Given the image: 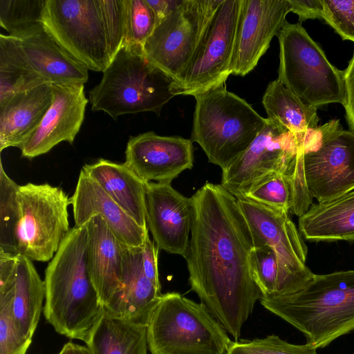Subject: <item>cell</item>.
Listing matches in <instances>:
<instances>
[{
  "label": "cell",
  "instance_id": "obj_23",
  "mask_svg": "<svg viewBox=\"0 0 354 354\" xmlns=\"http://www.w3.org/2000/svg\"><path fill=\"white\" fill-rule=\"evenodd\" d=\"M52 103L51 85L44 83L0 104V151L21 146L37 129Z\"/></svg>",
  "mask_w": 354,
  "mask_h": 354
},
{
  "label": "cell",
  "instance_id": "obj_41",
  "mask_svg": "<svg viewBox=\"0 0 354 354\" xmlns=\"http://www.w3.org/2000/svg\"><path fill=\"white\" fill-rule=\"evenodd\" d=\"M290 12L299 16V23L308 19H322L323 0H288Z\"/></svg>",
  "mask_w": 354,
  "mask_h": 354
},
{
  "label": "cell",
  "instance_id": "obj_31",
  "mask_svg": "<svg viewBox=\"0 0 354 354\" xmlns=\"http://www.w3.org/2000/svg\"><path fill=\"white\" fill-rule=\"evenodd\" d=\"M46 0H0V26L19 38L41 27Z\"/></svg>",
  "mask_w": 354,
  "mask_h": 354
},
{
  "label": "cell",
  "instance_id": "obj_13",
  "mask_svg": "<svg viewBox=\"0 0 354 354\" xmlns=\"http://www.w3.org/2000/svg\"><path fill=\"white\" fill-rule=\"evenodd\" d=\"M301 136L267 118L263 129L247 149L222 170L221 185L238 198L270 174H288Z\"/></svg>",
  "mask_w": 354,
  "mask_h": 354
},
{
  "label": "cell",
  "instance_id": "obj_4",
  "mask_svg": "<svg viewBox=\"0 0 354 354\" xmlns=\"http://www.w3.org/2000/svg\"><path fill=\"white\" fill-rule=\"evenodd\" d=\"M261 304L302 333L307 344L324 348L354 331V270L312 279L293 294L263 297Z\"/></svg>",
  "mask_w": 354,
  "mask_h": 354
},
{
  "label": "cell",
  "instance_id": "obj_19",
  "mask_svg": "<svg viewBox=\"0 0 354 354\" xmlns=\"http://www.w3.org/2000/svg\"><path fill=\"white\" fill-rule=\"evenodd\" d=\"M75 226L83 227L99 216L115 236L130 247H141L149 234L139 225L82 168L73 195L71 197Z\"/></svg>",
  "mask_w": 354,
  "mask_h": 354
},
{
  "label": "cell",
  "instance_id": "obj_25",
  "mask_svg": "<svg viewBox=\"0 0 354 354\" xmlns=\"http://www.w3.org/2000/svg\"><path fill=\"white\" fill-rule=\"evenodd\" d=\"M298 223L300 232L310 241L354 240V189L312 205Z\"/></svg>",
  "mask_w": 354,
  "mask_h": 354
},
{
  "label": "cell",
  "instance_id": "obj_9",
  "mask_svg": "<svg viewBox=\"0 0 354 354\" xmlns=\"http://www.w3.org/2000/svg\"><path fill=\"white\" fill-rule=\"evenodd\" d=\"M223 0H180L160 20L142 48L148 59L181 83Z\"/></svg>",
  "mask_w": 354,
  "mask_h": 354
},
{
  "label": "cell",
  "instance_id": "obj_35",
  "mask_svg": "<svg viewBox=\"0 0 354 354\" xmlns=\"http://www.w3.org/2000/svg\"><path fill=\"white\" fill-rule=\"evenodd\" d=\"M243 197L275 210L289 213L291 195L288 174L275 172L266 176L251 187Z\"/></svg>",
  "mask_w": 354,
  "mask_h": 354
},
{
  "label": "cell",
  "instance_id": "obj_15",
  "mask_svg": "<svg viewBox=\"0 0 354 354\" xmlns=\"http://www.w3.org/2000/svg\"><path fill=\"white\" fill-rule=\"evenodd\" d=\"M52 103L37 129L19 147L21 156L32 159L61 142L73 144L88 102L84 84H50Z\"/></svg>",
  "mask_w": 354,
  "mask_h": 354
},
{
  "label": "cell",
  "instance_id": "obj_24",
  "mask_svg": "<svg viewBox=\"0 0 354 354\" xmlns=\"http://www.w3.org/2000/svg\"><path fill=\"white\" fill-rule=\"evenodd\" d=\"M82 169L139 225L147 226V182L128 165L100 158Z\"/></svg>",
  "mask_w": 354,
  "mask_h": 354
},
{
  "label": "cell",
  "instance_id": "obj_27",
  "mask_svg": "<svg viewBox=\"0 0 354 354\" xmlns=\"http://www.w3.org/2000/svg\"><path fill=\"white\" fill-rule=\"evenodd\" d=\"M46 297L45 283L29 259L17 254L13 292V316L19 331L32 339Z\"/></svg>",
  "mask_w": 354,
  "mask_h": 354
},
{
  "label": "cell",
  "instance_id": "obj_16",
  "mask_svg": "<svg viewBox=\"0 0 354 354\" xmlns=\"http://www.w3.org/2000/svg\"><path fill=\"white\" fill-rule=\"evenodd\" d=\"M142 180L171 183L194 163L191 139L162 136L148 131L131 136L125 150V162Z\"/></svg>",
  "mask_w": 354,
  "mask_h": 354
},
{
  "label": "cell",
  "instance_id": "obj_12",
  "mask_svg": "<svg viewBox=\"0 0 354 354\" xmlns=\"http://www.w3.org/2000/svg\"><path fill=\"white\" fill-rule=\"evenodd\" d=\"M242 0H223L184 80L172 86L176 95L196 96L223 86L232 74Z\"/></svg>",
  "mask_w": 354,
  "mask_h": 354
},
{
  "label": "cell",
  "instance_id": "obj_28",
  "mask_svg": "<svg viewBox=\"0 0 354 354\" xmlns=\"http://www.w3.org/2000/svg\"><path fill=\"white\" fill-rule=\"evenodd\" d=\"M262 103L268 118L297 136L318 127L317 108L304 102L277 79L268 84Z\"/></svg>",
  "mask_w": 354,
  "mask_h": 354
},
{
  "label": "cell",
  "instance_id": "obj_43",
  "mask_svg": "<svg viewBox=\"0 0 354 354\" xmlns=\"http://www.w3.org/2000/svg\"><path fill=\"white\" fill-rule=\"evenodd\" d=\"M58 354H93L87 346L69 342L65 344Z\"/></svg>",
  "mask_w": 354,
  "mask_h": 354
},
{
  "label": "cell",
  "instance_id": "obj_37",
  "mask_svg": "<svg viewBox=\"0 0 354 354\" xmlns=\"http://www.w3.org/2000/svg\"><path fill=\"white\" fill-rule=\"evenodd\" d=\"M304 135L299 138L297 153L288 174L291 195L290 212L298 217L308 210L313 198L308 187L304 169Z\"/></svg>",
  "mask_w": 354,
  "mask_h": 354
},
{
  "label": "cell",
  "instance_id": "obj_30",
  "mask_svg": "<svg viewBox=\"0 0 354 354\" xmlns=\"http://www.w3.org/2000/svg\"><path fill=\"white\" fill-rule=\"evenodd\" d=\"M45 82L30 67L13 37L0 35V104Z\"/></svg>",
  "mask_w": 354,
  "mask_h": 354
},
{
  "label": "cell",
  "instance_id": "obj_6",
  "mask_svg": "<svg viewBox=\"0 0 354 354\" xmlns=\"http://www.w3.org/2000/svg\"><path fill=\"white\" fill-rule=\"evenodd\" d=\"M194 98L191 140L201 146L209 162L223 170L247 149L266 118L223 86Z\"/></svg>",
  "mask_w": 354,
  "mask_h": 354
},
{
  "label": "cell",
  "instance_id": "obj_1",
  "mask_svg": "<svg viewBox=\"0 0 354 354\" xmlns=\"http://www.w3.org/2000/svg\"><path fill=\"white\" fill-rule=\"evenodd\" d=\"M191 238L185 257L191 290L238 341L262 292L255 281L253 239L236 198L206 183L192 196Z\"/></svg>",
  "mask_w": 354,
  "mask_h": 354
},
{
  "label": "cell",
  "instance_id": "obj_8",
  "mask_svg": "<svg viewBox=\"0 0 354 354\" xmlns=\"http://www.w3.org/2000/svg\"><path fill=\"white\" fill-rule=\"evenodd\" d=\"M277 37L279 44L277 80L316 108L330 103L343 104V71L329 62L301 24L287 22Z\"/></svg>",
  "mask_w": 354,
  "mask_h": 354
},
{
  "label": "cell",
  "instance_id": "obj_14",
  "mask_svg": "<svg viewBox=\"0 0 354 354\" xmlns=\"http://www.w3.org/2000/svg\"><path fill=\"white\" fill-rule=\"evenodd\" d=\"M288 0H242L232 74L245 76L257 65L274 36L288 22Z\"/></svg>",
  "mask_w": 354,
  "mask_h": 354
},
{
  "label": "cell",
  "instance_id": "obj_17",
  "mask_svg": "<svg viewBox=\"0 0 354 354\" xmlns=\"http://www.w3.org/2000/svg\"><path fill=\"white\" fill-rule=\"evenodd\" d=\"M251 232L254 248H272L293 272L313 277L306 266L307 248L288 213L241 196L236 198Z\"/></svg>",
  "mask_w": 354,
  "mask_h": 354
},
{
  "label": "cell",
  "instance_id": "obj_20",
  "mask_svg": "<svg viewBox=\"0 0 354 354\" xmlns=\"http://www.w3.org/2000/svg\"><path fill=\"white\" fill-rule=\"evenodd\" d=\"M87 228L86 263L103 308L122 287L124 246L99 216L91 218Z\"/></svg>",
  "mask_w": 354,
  "mask_h": 354
},
{
  "label": "cell",
  "instance_id": "obj_38",
  "mask_svg": "<svg viewBox=\"0 0 354 354\" xmlns=\"http://www.w3.org/2000/svg\"><path fill=\"white\" fill-rule=\"evenodd\" d=\"M323 18L344 40L354 42V0H323Z\"/></svg>",
  "mask_w": 354,
  "mask_h": 354
},
{
  "label": "cell",
  "instance_id": "obj_42",
  "mask_svg": "<svg viewBox=\"0 0 354 354\" xmlns=\"http://www.w3.org/2000/svg\"><path fill=\"white\" fill-rule=\"evenodd\" d=\"M179 1L180 0H147V3L155 12L158 22L166 17Z\"/></svg>",
  "mask_w": 354,
  "mask_h": 354
},
{
  "label": "cell",
  "instance_id": "obj_2",
  "mask_svg": "<svg viewBox=\"0 0 354 354\" xmlns=\"http://www.w3.org/2000/svg\"><path fill=\"white\" fill-rule=\"evenodd\" d=\"M87 228H71L45 271L43 312L55 331L85 341L103 306L86 263Z\"/></svg>",
  "mask_w": 354,
  "mask_h": 354
},
{
  "label": "cell",
  "instance_id": "obj_7",
  "mask_svg": "<svg viewBox=\"0 0 354 354\" xmlns=\"http://www.w3.org/2000/svg\"><path fill=\"white\" fill-rule=\"evenodd\" d=\"M151 354H226L231 339L203 303L162 294L147 324Z\"/></svg>",
  "mask_w": 354,
  "mask_h": 354
},
{
  "label": "cell",
  "instance_id": "obj_32",
  "mask_svg": "<svg viewBox=\"0 0 354 354\" xmlns=\"http://www.w3.org/2000/svg\"><path fill=\"white\" fill-rule=\"evenodd\" d=\"M0 166V250L17 254V230L19 221V188Z\"/></svg>",
  "mask_w": 354,
  "mask_h": 354
},
{
  "label": "cell",
  "instance_id": "obj_36",
  "mask_svg": "<svg viewBox=\"0 0 354 354\" xmlns=\"http://www.w3.org/2000/svg\"><path fill=\"white\" fill-rule=\"evenodd\" d=\"M226 354H317V348L308 344L288 343L272 334L264 338L231 341Z\"/></svg>",
  "mask_w": 354,
  "mask_h": 354
},
{
  "label": "cell",
  "instance_id": "obj_40",
  "mask_svg": "<svg viewBox=\"0 0 354 354\" xmlns=\"http://www.w3.org/2000/svg\"><path fill=\"white\" fill-rule=\"evenodd\" d=\"M344 99L343 106L351 127L354 130V53L346 68L343 71Z\"/></svg>",
  "mask_w": 354,
  "mask_h": 354
},
{
  "label": "cell",
  "instance_id": "obj_22",
  "mask_svg": "<svg viewBox=\"0 0 354 354\" xmlns=\"http://www.w3.org/2000/svg\"><path fill=\"white\" fill-rule=\"evenodd\" d=\"M162 295L144 271L142 246H124L122 287L106 308L107 311L147 326Z\"/></svg>",
  "mask_w": 354,
  "mask_h": 354
},
{
  "label": "cell",
  "instance_id": "obj_34",
  "mask_svg": "<svg viewBox=\"0 0 354 354\" xmlns=\"http://www.w3.org/2000/svg\"><path fill=\"white\" fill-rule=\"evenodd\" d=\"M158 23L147 0H124V38L122 46H142Z\"/></svg>",
  "mask_w": 354,
  "mask_h": 354
},
{
  "label": "cell",
  "instance_id": "obj_39",
  "mask_svg": "<svg viewBox=\"0 0 354 354\" xmlns=\"http://www.w3.org/2000/svg\"><path fill=\"white\" fill-rule=\"evenodd\" d=\"M158 250L155 242L151 241L148 234L142 246L143 268L147 277L156 286L161 289L158 266Z\"/></svg>",
  "mask_w": 354,
  "mask_h": 354
},
{
  "label": "cell",
  "instance_id": "obj_26",
  "mask_svg": "<svg viewBox=\"0 0 354 354\" xmlns=\"http://www.w3.org/2000/svg\"><path fill=\"white\" fill-rule=\"evenodd\" d=\"M85 343L93 354H148L149 350L146 325L104 308Z\"/></svg>",
  "mask_w": 354,
  "mask_h": 354
},
{
  "label": "cell",
  "instance_id": "obj_3",
  "mask_svg": "<svg viewBox=\"0 0 354 354\" xmlns=\"http://www.w3.org/2000/svg\"><path fill=\"white\" fill-rule=\"evenodd\" d=\"M46 30L88 69L104 72L124 38V0H46Z\"/></svg>",
  "mask_w": 354,
  "mask_h": 354
},
{
  "label": "cell",
  "instance_id": "obj_5",
  "mask_svg": "<svg viewBox=\"0 0 354 354\" xmlns=\"http://www.w3.org/2000/svg\"><path fill=\"white\" fill-rule=\"evenodd\" d=\"M173 80L146 57L142 46H122L89 91L93 111L113 119L120 115L153 112L158 115L175 95Z\"/></svg>",
  "mask_w": 354,
  "mask_h": 354
},
{
  "label": "cell",
  "instance_id": "obj_29",
  "mask_svg": "<svg viewBox=\"0 0 354 354\" xmlns=\"http://www.w3.org/2000/svg\"><path fill=\"white\" fill-rule=\"evenodd\" d=\"M251 265L263 297L293 294L302 289L313 277L291 271L269 247L254 248Z\"/></svg>",
  "mask_w": 354,
  "mask_h": 354
},
{
  "label": "cell",
  "instance_id": "obj_10",
  "mask_svg": "<svg viewBox=\"0 0 354 354\" xmlns=\"http://www.w3.org/2000/svg\"><path fill=\"white\" fill-rule=\"evenodd\" d=\"M17 254L31 261L51 260L71 228V198L59 187L28 183L18 190Z\"/></svg>",
  "mask_w": 354,
  "mask_h": 354
},
{
  "label": "cell",
  "instance_id": "obj_11",
  "mask_svg": "<svg viewBox=\"0 0 354 354\" xmlns=\"http://www.w3.org/2000/svg\"><path fill=\"white\" fill-rule=\"evenodd\" d=\"M304 148L308 187L318 203L354 189V132L332 120L308 131Z\"/></svg>",
  "mask_w": 354,
  "mask_h": 354
},
{
  "label": "cell",
  "instance_id": "obj_21",
  "mask_svg": "<svg viewBox=\"0 0 354 354\" xmlns=\"http://www.w3.org/2000/svg\"><path fill=\"white\" fill-rule=\"evenodd\" d=\"M15 39L31 69L45 82L84 84L88 81V69L68 53L44 26Z\"/></svg>",
  "mask_w": 354,
  "mask_h": 354
},
{
  "label": "cell",
  "instance_id": "obj_33",
  "mask_svg": "<svg viewBox=\"0 0 354 354\" xmlns=\"http://www.w3.org/2000/svg\"><path fill=\"white\" fill-rule=\"evenodd\" d=\"M15 280L0 283V354H26L32 342L19 331L13 316Z\"/></svg>",
  "mask_w": 354,
  "mask_h": 354
},
{
  "label": "cell",
  "instance_id": "obj_18",
  "mask_svg": "<svg viewBox=\"0 0 354 354\" xmlns=\"http://www.w3.org/2000/svg\"><path fill=\"white\" fill-rule=\"evenodd\" d=\"M147 226L159 250L185 257L189 243L193 202L171 183L148 182Z\"/></svg>",
  "mask_w": 354,
  "mask_h": 354
}]
</instances>
